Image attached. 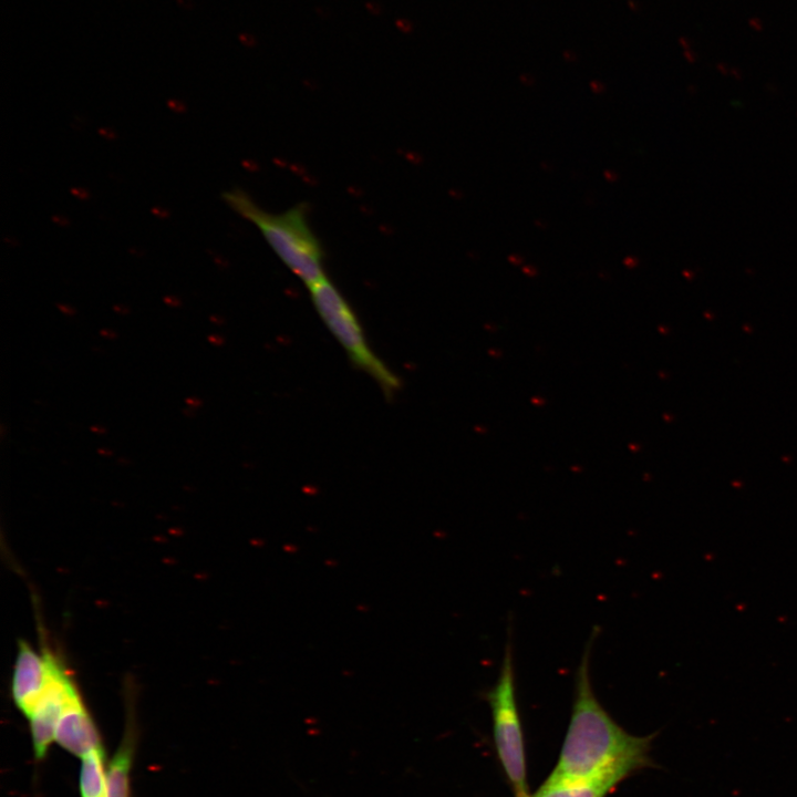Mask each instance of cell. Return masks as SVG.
Returning a JSON list of instances; mask_svg holds the SVG:
<instances>
[{
    "instance_id": "cell-19",
    "label": "cell",
    "mask_w": 797,
    "mask_h": 797,
    "mask_svg": "<svg viewBox=\"0 0 797 797\" xmlns=\"http://www.w3.org/2000/svg\"><path fill=\"white\" fill-rule=\"evenodd\" d=\"M167 300H169V304L177 306V302L175 300H173L170 298H168Z\"/></svg>"
},
{
    "instance_id": "cell-12",
    "label": "cell",
    "mask_w": 797,
    "mask_h": 797,
    "mask_svg": "<svg viewBox=\"0 0 797 797\" xmlns=\"http://www.w3.org/2000/svg\"><path fill=\"white\" fill-rule=\"evenodd\" d=\"M238 38L239 41L245 45H253L256 43L255 38L248 33H240Z\"/></svg>"
},
{
    "instance_id": "cell-6",
    "label": "cell",
    "mask_w": 797,
    "mask_h": 797,
    "mask_svg": "<svg viewBox=\"0 0 797 797\" xmlns=\"http://www.w3.org/2000/svg\"><path fill=\"white\" fill-rule=\"evenodd\" d=\"M48 662L40 649L37 652L25 640H19L11 679V696L19 711L29 718L48 681Z\"/></svg>"
},
{
    "instance_id": "cell-18",
    "label": "cell",
    "mask_w": 797,
    "mask_h": 797,
    "mask_svg": "<svg viewBox=\"0 0 797 797\" xmlns=\"http://www.w3.org/2000/svg\"><path fill=\"white\" fill-rule=\"evenodd\" d=\"M183 412L186 416H189V417L195 416V410L192 407H186Z\"/></svg>"
},
{
    "instance_id": "cell-1",
    "label": "cell",
    "mask_w": 797,
    "mask_h": 797,
    "mask_svg": "<svg viewBox=\"0 0 797 797\" xmlns=\"http://www.w3.org/2000/svg\"><path fill=\"white\" fill-rule=\"evenodd\" d=\"M600 629L589 635L575 675L572 713L557 766L546 782H578L617 775L627 777L649 766L654 734L627 733L599 703L590 677V658Z\"/></svg>"
},
{
    "instance_id": "cell-13",
    "label": "cell",
    "mask_w": 797,
    "mask_h": 797,
    "mask_svg": "<svg viewBox=\"0 0 797 797\" xmlns=\"http://www.w3.org/2000/svg\"><path fill=\"white\" fill-rule=\"evenodd\" d=\"M100 334H101V337L106 338L108 340H114L117 338V333L114 330L107 329V328L102 329L100 331Z\"/></svg>"
},
{
    "instance_id": "cell-14",
    "label": "cell",
    "mask_w": 797,
    "mask_h": 797,
    "mask_svg": "<svg viewBox=\"0 0 797 797\" xmlns=\"http://www.w3.org/2000/svg\"><path fill=\"white\" fill-rule=\"evenodd\" d=\"M396 24L403 32H410L412 29V24L407 20H398Z\"/></svg>"
},
{
    "instance_id": "cell-16",
    "label": "cell",
    "mask_w": 797,
    "mask_h": 797,
    "mask_svg": "<svg viewBox=\"0 0 797 797\" xmlns=\"http://www.w3.org/2000/svg\"><path fill=\"white\" fill-rule=\"evenodd\" d=\"M91 431L96 434H104L106 429L103 426L94 425L91 427Z\"/></svg>"
},
{
    "instance_id": "cell-2",
    "label": "cell",
    "mask_w": 797,
    "mask_h": 797,
    "mask_svg": "<svg viewBox=\"0 0 797 797\" xmlns=\"http://www.w3.org/2000/svg\"><path fill=\"white\" fill-rule=\"evenodd\" d=\"M222 199L258 228L277 257L307 287L327 277L323 248L310 226L308 204L299 203L283 211L270 213L240 188L225 192Z\"/></svg>"
},
{
    "instance_id": "cell-9",
    "label": "cell",
    "mask_w": 797,
    "mask_h": 797,
    "mask_svg": "<svg viewBox=\"0 0 797 797\" xmlns=\"http://www.w3.org/2000/svg\"><path fill=\"white\" fill-rule=\"evenodd\" d=\"M104 748L95 749L82 757L80 773L81 797H105L106 773Z\"/></svg>"
},
{
    "instance_id": "cell-5",
    "label": "cell",
    "mask_w": 797,
    "mask_h": 797,
    "mask_svg": "<svg viewBox=\"0 0 797 797\" xmlns=\"http://www.w3.org/2000/svg\"><path fill=\"white\" fill-rule=\"evenodd\" d=\"M41 650L48 662V681L40 700L28 718L33 742L34 754L41 759L54 739L58 721L72 697L81 693L73 673L60 653L49 648L41 636Z\"/></svg>"
},
{
    "instance_id": "cell-3",
    "label": "cell",
    "mask_w": 797,
    "mask_h": 797,
    "mask_svg": "<svg viewBox=\"0 0 797 797\" xmlns=\"http://www.w3.org/2000/svg\"><path fill=\"white\" fill-rule=\"evenodd\" d=\"M494 739L503 768L516 797H529L526 782L524 736L516 698V674L510 630L496 683L486 692Z\"/></svg>"
},
{
    "instance_id": "cell-11",
    "label": "cell",
    "mask_w": 797,
    "mask_h": 797,
    "mask_svg": "<svg viewBox=\"0 0 797 797\" xmlns=\"http://www.w3.org/2000/svg\"><path fill=\"white\" fill-rule=\"evenodd\" d=\"M185 402H186V404H187L189 407H192V408H194V410H195V408H199V407L203 405V403H204L201 398L195 397V396L187 397V398L185 400Z\"/></svg>"
},
{
    "instance_id": "cell-10",
    "label": "cell",
    "mask_w": 797,
    "mask_h": 797,
    "mask_svg": "<svg viewBox=\"0 0 797 797\" xmlns=\"http://www.w3.org/2000/svg\"><path fill=\"white\" fill-rule=\"evenodd\" d=\"M132 744L123 743L106 772L105 797H130Z\"/></svg>"
},
{
    "instance_id": "cell-17",
    "label": "cell",
    "mask_w": 797,
    "mask_h": 797,
    "mask_svg": "<svg viewBox=\"0 0 797 797\" xmlns=\"http://www.w3.org/2000/svg\"><path fill=\"white\" fill-rule=\"evenodd\" d=\"M97 453L104 456H111L113 454V452L108 448H99Z\"/></svg>"
},
{
    "instance_id": "cell-7",
    "label": "cell",
    "mask_w": 797,
    "mask_h": 797,
    "mask_svg": "<svg viewBox=\"0 0 797 797\" xmlns=\"http://www.w3.org/2000/svg\"><path fill=\"white\" fill-rule=\"evenodd\" d=\"M54 741L80 757L103 748L99 731L81 693L65 705L55 727Z\"/></svg>"
},
{
    "instance_id": "cell-8",
    "label": "cell",
    "mask_w": 797,
    "mask_h": 797,
    "mask_svg": "<svg viewBox=\"0 0 797 797\" xmlns=\"http://www.w3.org/2000/svg\"><path fill=\"white\" fill-rule=\"evenodd\" d=\"M622 779L607 775L578 782H545L534 797H604Z\"/></svg>"
},
{
    "instance_id": "cell-15",
    "label": "cell",
    "mask_w": 797,
    "mask_h": 797,
    "mask_svg": "<svg viewBox=\"0 0 797 797\" xmlns=\"http://www.w3.org/2000/svg\"><path fill=\"white\" fill-rule=\"evenodd\" d=\"M59 309L62 313H64L66 315H73V313H74L73 309H71L64 304L59 306Z\"/></svg>"
},
{
    "instance_id": "cell-4",
    "label": "cell",
    "mask_w": 797,
    "mask_h": 797,
    "mask_svg": "<svg viewBox=\"0 0 797 797\" xmlns=\"http://www.w3.org/2000/svg\"><path fill=\"white\" fill-rule=\"evenodd\" d=\"M308 289L322 321L352 362L372 376L385 394H393L400 385L397 376L371 350L354 311L339 289L327 277Z\"/></svg>"
}]
</instances>
